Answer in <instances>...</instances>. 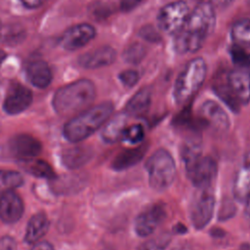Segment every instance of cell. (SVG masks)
I'll return each mask as SVG.
<instances>
[{"instance_id": "cell-1", "label": "cell", "mask_w": 250, "mask_h": 250, "mask_svg": "<svg viewBox=\"0 0 250 250\" xmlns=\"http://www.w3.org/2000/svg\"><path fill=\"white\" fill-rule=\"evenodd\" d=\"M113 107L112 103L104 102L86 108L65 123L63 127L64 138L71 143H78L87 139L104 125L111 116Z\"/></svg>"}, {"instance_id": "cell-2", "label": "cell", "mask_w": 250, "mask_h": 250, "mask_svg": "<svg viewBox=\"0 0 250 250\" xmlns=\"http://www.w3.org/2000/svg\"><path fill=\"white\" fill-rule=\"evenodd\" d=\"M96 97V87L89 79H80L60 88L54 95L53 106L62 116L83 111Z\"/></svg>"}, {"instance_id": "cell-3", "label": "cell", "mask_w": 250, "mask_h": 250, "mask_svg": "<svg viewBox=\"0 0 250 250\" xmlns=\"http://www.w3.org/2000/svg\"><path fill=\"white\" fill-rule=\"evenodd\" d=\"M217 95L233 110L250 101V70L236 67L227 72L215 84Z\"/></svg>"}, {"instance_id": "cell-4", "label": "cell", "mask_w": 250, "mask_h": 250, "mask_svg": "<svg viewBox=\"0 0 250 250\" xmlns=\"http://www.w3.org/2000/svg\"><path fill=\"white\" fill-rule=\"evenodd\" d=\"M207 74V64L203 58L191 59L177 77L174 85V99L179 104L189 101L202 86Z\"/></svg>"}, {"instance_id": "cell-5", "label": "cell", "mask_w": 250, "mask_h": 250, "mask_svg": "<svg viewBox=\"0 0 250 250\" xmlns=\"http://www.w3.org/2000/svg\"><path fill=\"white\" fill-rule=\"evenodd\" d=\"M149 186L157 190H166L176 177V165L173 156L166 149H157L146 163Z\"/></svg>"}, {"instance_id": "cell-6", "label": "cell", "mask_w": 250, "mask_h": 250, "mask_svg": "<svg viewBox=\"0 0 250 250\" xmlns=\"http://www.w3.org/2000/svg\"><path fill=\"white\" fill-rule=\"evenodd\" d=\"M216 25L215 8L208 2L197 4L190 12L183 26L186 30L204 40L213 32Z\"/></svg>"}, {"instance_id": "cell-7", "label": "cell", "mask_w": 250, "mask_h": 250, "mask_svg": "<svg viewBox=\"0 0 250 250\" xmlns=\"http://www.w3.org/2000/svg\"><path fill=\"white\" fill-rule=\"evenodd\" d=\"M215 193L213 187L197 188L190 204V220L195 229L205 228L213 217Z\"/></svg>"}, {"instance_id": "cell-8", "label": "cell", "mask_w": 250, "mask_h": 250, "mask_svg": "<svg viewBox=\"0 0 250 250\" xmlns=\"http://www.w3.org/2000/svg\"><path fill=\"white\" fill-rule=\"evenodd\" d=\"M189 12V7L184 0H177L164 5L157 16L159 28L163 32L175 35L183 28Z\"/></svg>"}, {"instance_id": "cell-9", "label": "cell", "mask_w": 250, "mask_h": 250, "mask_svg": "<svg viewBox=\"0 0 250 250\" xmlns=\"http://www.w3.org/2000/svg\"><path fill=\"white\" fill-rule=\"evenodd\" d=\"M185 166L188 179L196 188L212 187L218 172L217 162L214 158L199 155Z\"/></svg>"}, {"instance_id": "cell-10", "label": "cell", "mask_w": 250, "mask_h": 250, "mask_svg": "<svg viewBox=\"0 0 250 250\" xmlns=\"http://www.w3.org/2000/svg\"><path fill=\"white\" fill-rule=\"evenodd\" d=\"M166 217L165 205L161 202L153 203L145 208L136 218L135 231L139 236H149Z\"/></svg>"}, {"instance_id": "cell-11", "label": "cell", "mask_w": 250, "mask_h": 250, "mask_svg": "<svg viewBox=\"0 0 250 250\" xmlns=\"http://www.w3.org/2000/svg\"><path fill=\"white\" fill-rule=\"evenodd\" d=\"M32 103L31 91L19 82H13L6 94L3 108L8 114H19Z\"/></svg>"}, {"instance_id": "cell-12", "label": "cell", "mask_w": 250, "mask_h": 250, "mask_svg": "<svg viewBox=\"0 0 250 250\" xmlns=\"http://www.w3.org/2000/svg\"><path fill=\"white\" fill-rule=\"evenodd\" d=\"M96 35V29L89 23H79L69 27L62 36L60 42L67 51L77 50L88 44Z\"/></svg>"}, {"instance_id": "cell-13", "label": "cell", "mask_w": 250, "mask_h": 250, "mask_svg": "<svg viewBox=\"0 0 250 250\" xmlns=\"http://www.w3.org/2000/svg\"><path fill=\"white\" fill-rule=\"evenodd\" d=\"M199 120L218 131H225L229 127V119L225 109L215 101H205L199 109Z\"/></svg>"}, {"instance_id": "cell-14", "label": "cell", "mask_w": 250, "mask_h": 250, "mask_svg": "<svg viewBox=\"0 0 250 250\" xmlns=\"http://www.w3.org/2000/svg\"><path fill=\"white\" fill-rule=\"evenodd\" d=\"M117 53L110 46H102L84 53L78 59L80 66L87 69H96L107 66L116 60Z\"/></svg>"}, {"instance_id": "cell-15", "label": "cell", "mask_w": 250, "mask_h": 250, "mask_svg": "<svg viewBox=\"0 0 250 250\" xmlns=\"http://www.w3.org/2000/svg\"><path fill=\"white\" fill-rule=\"evenodd\" d=\"M41 149V143L28 134L17 135L10 141L11 152L21 161L35 158Z\"/></svg>"}, {"instance_id": "cell-16", "label": "cell", "mask_w": 250, "mask_h": 250, "mask_svg": "<svg viewBox=\"0 0 250 250\" xmlns=\"http://www.w3.org/2000/svg\"><path fill=\"white\" fill-rule=\"evenodd\" d=\"M23 203L18 193L7 190L0 195V219L8 224L16 223L21 217Z\"/></svg>"}, {"instance_id": "cell-17", "label": "cell", "mask_w": 250, "mask_h": 250, "mask_svg": "<svg viewBox=\"0 0 250 250\" xmlns=\"http://www.w3.org/2000/svg\"><path fill=\"white\" fill-rule=\"evenodd\" d=\"M28 81L37 88H46L50 85L53 75L48 63L43 60H33L25 66Z\"/></svg>"}, {"instance_id": "cell-18", "label": "cell", "mask_w": 250, "mask_h": 250, "mask_svg": "<svg viewBox=\"0 0 250 250\" xmlns=\"http://www.w3.org/2000/svg\"><path fill=\"white\" fill-rule=\"evenodd\" d=\"M233 195L239 201H244L250 194V155L245 158L233 181Z\"/></svg>"}, {"instance_id": "cell-19", "label": "cell", "mask_w": 250, "mask_h": 250, "mask_svg": "<svg viewBox=\"0 0 250 250\" xmlns=\"http://www.w3.org/2000/svg\"><path fill=\"white\" fill-rule=\"evenodd\" d=\"M127 114L118 113L104 123L102 131V139L106 144H114L121 140L124 129L126 128Z\"/></svg>"}, {"instance_id": "cell-20", "label": "cell", "mask_w": 250, "mask_h": 250, "mask_svg": "<svg viewBox=\"0 0 250 250\" xmlns=\"http://www.w3.org/2000/svg\"><path fill=\"white\" fill-rule=\"evenodd\" d=\"M93 151L88 146H76L66 148L62 154V164L68 169H77L85 165L92 157Z\"/></svg>"}, {"instance_id": "cell-21", "label": "cell", "mask_w": 250, "mask_h": 250, "mask_svg": "<svg viewBox=\"0 0 250 250\" xmlns=\"http://www.w3.org/2000/svg\"><path fill=\"white\" fill-rule=\"evenodd\" d=\"M204 42V39L181 29L175 34L173 46L178 54L186 55L197 52L203 46Z\"/></svg>"}, {"instance_id": "cell-22", "label": "cell", "mask_w": 250, "mask_h": 250, "mask_svg": "<svg viewBox=\"0 0 250 250\" xmlns=\"http://www.w3.org/2000/svg\"><path fill=\"white\" fill-rule=\"evenodd\" d=\"M151 104V90L148 87L139 90L127 103L125 113L130 116H141L145 114Z\"/></svg>"}, {"instance_id": "cell-23", "label": "cell", "mask_w": 250, "mask_h": 250, "mask_svg": "<svg viewBox=\"0 0 250 250\" xmlns=\"http://www.w3.org/2000/svg\"><path fill=\"white\" fill-rule=\"evenodd\" d=\"M146 151V146L144 145L120 151L112 161V168L118 171L130 168L142 160Z\"/></svg>"}, {"instance_id": "cell-24", "label": "cell", "mask_w": 250, "mask_h": 250, "mask_svg": "<svg viewBox=\"0 0 250 250\" xmlns=\"http://www.w3.org/2000/svg\"><path fill=\"white\" fill-rule=\"evenodd\" d=\"M49 225V220L44 213L35 214L27 224L24 240L29 244L36 243L48 231Z\"/></svg>"}, {"instance_id": "cell-25", "label": "cell", "mask_w": 250, "mask_h": 250, "mask_svg": "<svg viewBox=\"0 0 250 250\" xmlns=\"http://www.w3.org/2000/svg\"><path fill=\"white\" fill-rule=\"evenodd\" d=\"M230 36L236 45L250 47V18L235 21L230 28Z\"/></svg>"}, {"instance_id": "cell-26", "label": "cell", "mask_w": 250, "mask_h": 250, "mask_svg": "<svg viewBox=\"0 0 250 250\" xmlns=\"http://www.w3.org/2000/svg\"><path fill=\"white\" fill-rule=\"evenodd\" d=\"M22 166L25 171H27L29 174L35 177L44 179H54L56 176L54 170L49 165V163L41 159L31 158L28 160H24Z\"/></svg>"}, {"instance_id": "cell-27", "label": "cell", "mask_w": 250, "mask_h": 250, "mask_svg": "<svg viewBox=\"0 0 250 250\" xmlns=\"http://www.w3.org/2000/svg\"><path fill=\"white\" fill-rule=\"evenodd\" d=\"M22 176L16 171L0 170V192L13 190L22 185Z\"/></svg>"}, {"instance_id": "cell-28", "label": "cell", "mask_w": 250, "mask_h": 250, "mask_svg": "<svg viewBox=\"0 0 250 250\" xmlns=\"http://www.w3.org/2000/svg\"><path fill=\"white\" fill-rule=\"evenodd\" d=\"M23 36L24 30L20 25H0V44L18 43L19 41L22 40Z\"/></svg>"}, {"instance_id": "cell-29", "label": "cell", "mask_w": 250, "mask_h": 250, "mask_svg": "<svg viewBox=\"0 0 250 250\" xmlns=\"http://www.w3.org/2000/svg\"><path fill=\"white\" fill-rule=\"evenodd\" d=\"M146 54V50L145 46L139 42H134L126 47L122 57L127 63L138 64L144 60Z\"/></svg>"}, {"instance_id": "cell-30", "label": "cell", "mask_w": 250, "mask_h": 250, "mask_svg": "<svg viewBox=\"0 0 250 250\" xmlns=\"http://www.w3.org/2000/svg\"><path fill=\"white\" fill-rule=\"evenodd\" d=\"M145 138V129L141 124H132L129 127H126L123 131L121 141L132 145L137 146L141 145Z\"/></svg>"}, {"instance_id": "cell-31", "label": "cell", "mask_w": 250, "mask_h": 250, "mask_svg": "<svg viewBox=\"0 0 250 250\" xmlns=\"http://www.w3.org/2000/svg\"><path fill=\"white\" fill-rule=\"evenodd\" d=\"M230 57L238 67H250V53L244 47L235 45L230 49Z\"/></svg>"}, {"instance_id": "cell-32", "label": "cell", "mask_w": 250, "mask_h": 250, "mask_svg": "<svg viewBox=\"0 0 250 250\" xmlns=\"http://www.w3.org/2000/svg\"><path fill=\"white\" fill-rule=\"evenodd\" d=\"M119 80L121 83L128 88L134 87L140 80V74L137 70L134 69H126L119 73Z\"/></svg>"}, {"instance_id": "cell-33", "label": "cell", "mask_w": 250, "mask_h": 250, "mask_svg": "<svg viewBox=\"0 0 250 250\" xmlns=\"http://www.w3.org/2000/svg\"><path fill=\"white\" fill-rule=\"evenodd\" d=\"M166 244L163 239H147L139 246L138 250H165Z\"/></svg>"}, {"instance_id": "cell-34", "label": "cell", "mask_w": 250, "mask_h": 250, "mask_svg": "<svg viewBox=\"0 0 250 250\" xmlns=\"http://www.w3.org/2000/svg\"><path fill=\"white\" fill-rule=\"evenodd\" d=\"M139 35L141 37H143L144 39L150 41V42H156L160 40V35L158 33V31H156L152 26L150 25H146L144 26L140 31H139Z\"/></svg>"}, {"instance_id": "cell-35", "label": "cell", "mask_w": 250, "mask_h": 250, "mask_svg": "<svg viewBox=\"0 0 250 250\" xmlns=\"http://www.w3.org/2000/svg\"><path fill=\"white\" fill-rule=\"evenodd\" d=\"M145 0H120V9L124 13L131 12L140 6Z\"/></svg>"}, {"instance_id": "cell-36", "label": "cell", "mask_w": 250, "mask_h": 250, "mask_svg": "<svg viewBox=\"0 0 250 250\" xmlns=\"http://www.w3.org/2000/svg\"><path fill=\"white\" fill-rule=\"evenodd\" d=\"M0 250H17V243L11 236H3L0 238Z\"/></svg>"}, {"instance_id": "cell-37", "label": "cell", "mask_w": 250, "mask_h": 250, "mask_svg": "<svg viewBox=\"0 0 250 250\" xmlns=\"http://www.w3.org/2000/svg\"><path fill=\"white\" fill-rule=\"evenodd\" d=\"M206 2L214 8H227L233 2V0H206Z\"/></svg>"}, {"instance_id": "cell-38", "label": "cell", "mask_w": 250, "mask_h": 250, "mask_svg": "<svg viewBox=\"0 0 250 250\" xmlns=\"http://www.w3.org/2000/svg\"><path fill=\"white\" fill-rule=\"evenodd\" d=\"M26 8H37L42 5L46 0H20Z\"/></svg>"}, {"instance_id": "cell-39", "label": "cell", "mask_w": 250, "mask_h": 250, "mask_svg": "<svg viewBox=\"0 0 250 250\" xmlns=\"http://www.w3.org/2000/svg\"><path fill=\"white\" fill-rule=\"evenodd\" d=\"M31 250H54L52 244L46 241L36 242V244L31 248Z\"/></svg>"}, {"instance_id": "cell-40", "label": "cell", "mask_w": 250, "mask_h": 250, "mask_svg": "<svg viewBox=\"0 0 250 250\" xmlns=\"http://www.w3.org/2000/svg\"><path fill=\"white\" fill-rule=\"evenodd\" d=\"M245 213L247 217L250 219V194L246 199V207H245Z\"/></svg>"}, {"instance_id": "cell-41", "label": "cell", "mask_w": 250, "mask_h": 250, "mask_svg": "<svg viewBox=\"0 0 250 250\" xmlns=\"http://www.w3.org/2000/svg\"><path fill=\"white\" fill-rule=\"evenodd\" d=\"M6 59V53L2 50H0V66L2 64V62H4V60Z\"/></svg>"}, {"instance_id": "cell-42", "label": "cell", "mask_w": 250, "mask_h": 250, "mask_svg": "<svg viewBox=\"0 0 250 250\" xmlns=\"http://www.w3.org/2000/svg\"><path fill=\"white\" fill-rule=\"evenodd\" d=\"M173 250H189L187 246H184V245H182V246H179L178 248H175V249H173Z\"/></svg>"}]
</instances>
